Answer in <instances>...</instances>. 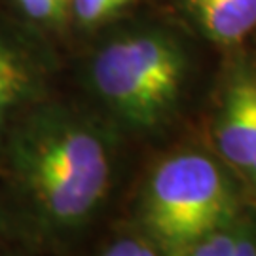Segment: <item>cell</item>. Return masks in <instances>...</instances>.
Returning <instances> with one entry per match:
<instances>
[{"label":"cell","mask_w":256,"mask_h":256,"mask_svg":"<svg viewBox=\"0 0 256 256\" xmlns=\"http://www.w3.org/2000/svg\"><path fill=\"white\" fill-rule=\"evenodd\" d=\"M10 178L25 216L40 234L84 228L110 190L112 156L90 120L57 106L42 108L4 138Z\"/></svg>","instance_id":"cell-1"},{"label":"cell","mask_w":256,"mask_h":256,"mask_svg":"<svg viewBox=\"0 0 256 256\" xmlns=\"http://www.w3.org/2000/svg\"><path fill=\"white\" fill-rule=\"evenodd\" d=\"M236 196L209 156L180 152L164 160L142 194V222L169 252L190 245L232 220Z\"/></svg>","instance_id":"cell-2"},{"label":"cell","mask_w":256,"mask_h":256,"mask_svg":"<svg viewBox=\"0 0 256 256\" xmlns=\"http://www.w3.org/2000/svg\"><path fill=\"white\" fill-rule=\"evenodd\" d=\"M184 55L164 34L120 38L101 50L92 66L97 95L133 128H154L178 99Z\"/></svg>","instance_id":"cell-3"},{"label":"cell","mask_w":256,"mask_h":256,"mask_svg":"<svg viewBox=\"0 0 256 256\" xmlns=\"http://www.w3.org/2000/svg\"><path fill=\"white\" fill-rule=\"evenodd\" d=\"M216 146L220 156L248 178L256 148L254 74L241 70L230 82L216 120Z\"/></svg>","instance_id":"cell-4"},{"label":"cell","mask_w":256,"mask_h":256,"mask_svg":"<svg viewBox=\"0 0 256 256\" xmlns=\"http://www.w3.org/2000/svg\"><path fill=\"white\" fill-rule=\"evenodd\" d=\"M205 34L236 44L256 28V0H186Z\"/></svg>","instance_id":"cell-5"},{"label":"cell","mask_w":256,"mask_h":256,"mask_svg":"<svg viewBox=\"0 0 256 256\" xmlns=\"http://www.w3.org/2000/svg\"><path fill=\"white\" fill-rule=\"evenodd\" d=\"M30 92V74L25 63L0 40V150L8 133L12 112Z\"/></svg>","instance_id":"cell-6"},{"label":"cell","mask_w":256,"mask_h":256,"mask_svg":"<svg viewBox=\"0 0 256 256\" xmlns=\"http://www.w3.org/2000/svg\"><path fill=\"white\" fill-rule=\"evenodd\" d=\"M131 0H72L74 14L82 23H99L118 10L128 6Z\"/></svg>","instance_id":"cell-7"},{"label":"cell","mask_w":256,"mask_h":256,"mask_svg":"<svg viewBox=\"0 0 256 256\" xmlns=\"http://www.w3.org/2000/svg\"><path fill=\"white\" fill-rule=\"evenodd\" d=\"M28 18L36 21H57L66 14L72 0H18Z\"/></svg>","instance_id":"cell-8"},{"label":"cell","mask_w":256,"mask_h":256,"mask_svg":"<svg viewBox=\"0 0 256 256\" xmlns=\"http://www.w3.org/2000/svg\"><path fill=\"white\" fill-rule=\"evenodd\" d=\"M142 238H120L112 241L99 256H137Z\"/></svg>","instance_id":"cell-9"},{"label":"cell","mask_w":256,"mask_h":256,"mask_svg":"<svg viewBox=\"0 0 256 256\" xmlns=\"http://www.w3.org/2000/svg\"><path fill=\"white\" fill-rule=\"evenodd\" d=\"M234 256H256V232L239 224L238 241L234 248Z\"/></svg>","instance_id":"cell-10"},{"label":"cell","mask_w":256,"mask_h":256,"mask_svg":"<svg viewBox=\"0 0 256 256\" xmlns=\"http://www.w3.org/2000/svg\"><path fill=\"white\" fill-rule=\"evenodd\" d=\"M137 256H160V254H158V250H156V247L152 245V243H148L146 239H142Z\"/></svg>","instance_id":"cell-11"},{"label":"cell","mask_w":256,"mask_h":256,"mask_svg":"<svg viewBox=\"0 0 256 256\" xmlns=\"http://www.w3.org/2000/svg\"><path fill=\"white\" fill-rule=\"evenodd\" d=\"M247 180H250V184L256 188V148H254V158H252V167H250V174Z\"/></svg>","instance_id":"cell-12"},{"label":"cell","mask_w":256,"mask_h":256,"mask_svg":"<svg viewBox=\"0 0 256 256\" xmlns=\"http://www.w3.org/2000/svg\"><path fill=\"white\" fill-rule=\"evenodd\" d=\"M171 256H188V254L182 252V250H174V252H171Z\"/></svg>","instance_id":"cell-13"}]
</instances>
